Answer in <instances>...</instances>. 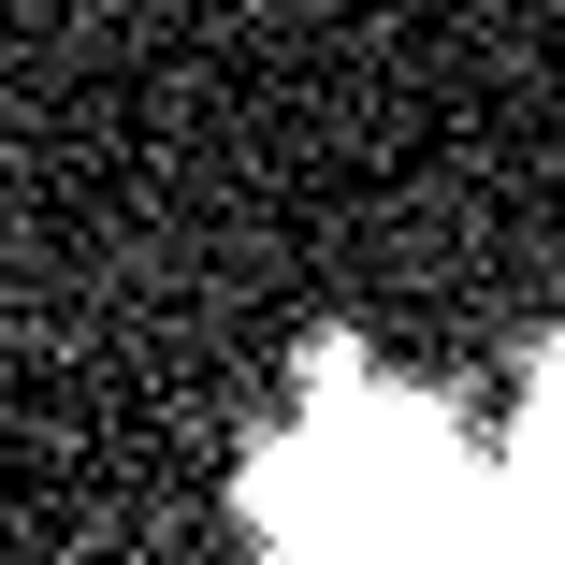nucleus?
<instances>
[{
  "label": "nucleus",
  "instance_id": "f257e3e1",
  "mask_svg": "<svg viewBox=\"0 0 565 565\" xmlns=\"http://www.w3.org/2000/svg\"><path fill=\"white\" fill-rule=\"evenodd\" d=\"M247 565H551L508 508V465L420 377L319 349L305 406L247 449Z\"/></svg>",
  "mask_w": 565,
  "mask_h": 565
},
{
  "label": "nucleus",
  "instance_id": "f03ea898",
  "mask_svg": "<svg viewBox=\"0 0 565 565\" xmlns=\"http://www.w3.org/2000/svg\"><path fill=\"white\" fill-rule=\"evenodd\" d=\"M493 465H508L522 536L565 565V319L536 333V363H522V406H508V435H493Z\"/></svg>",
  "mask_w": 565,
  "mask_h": 565
}]
</instances>
